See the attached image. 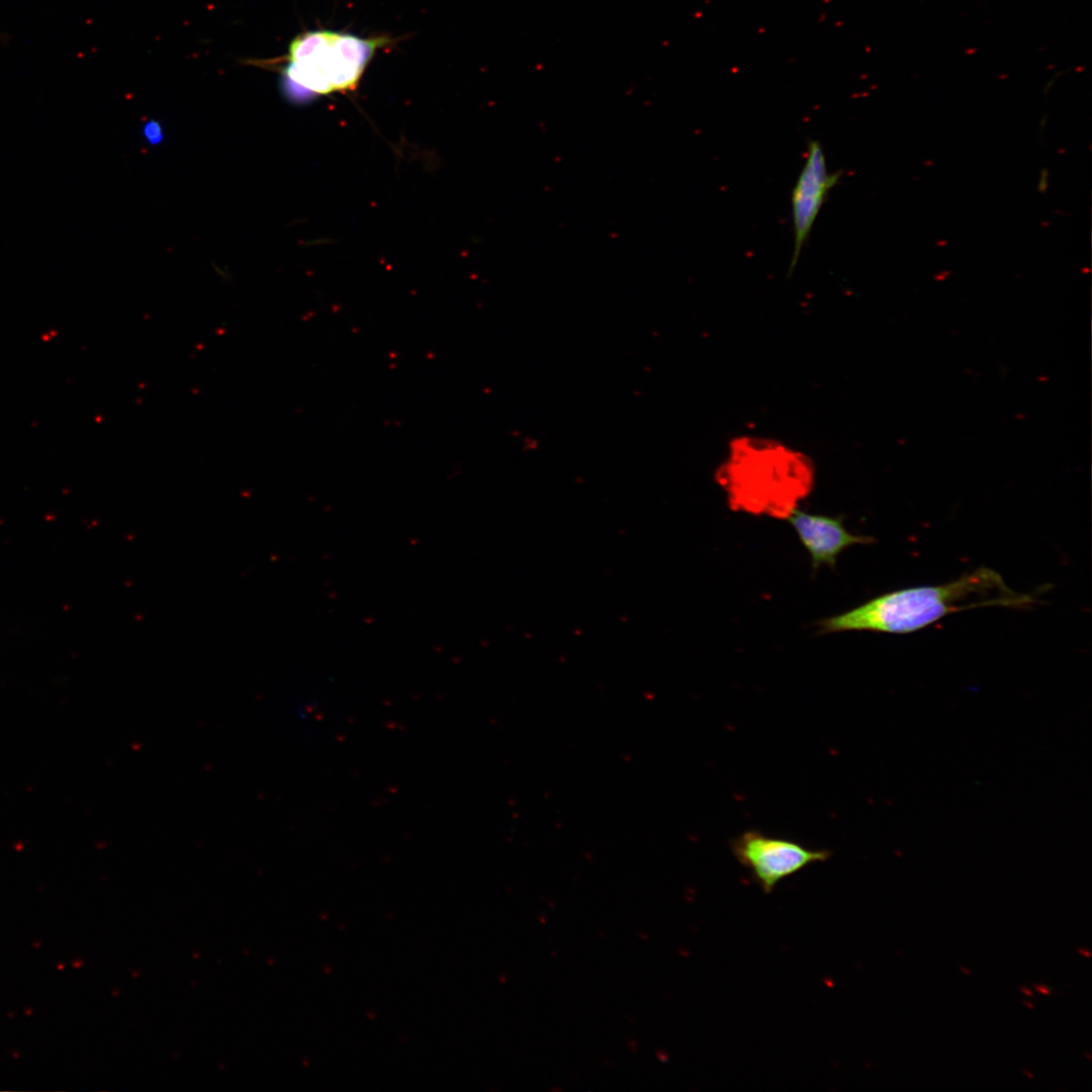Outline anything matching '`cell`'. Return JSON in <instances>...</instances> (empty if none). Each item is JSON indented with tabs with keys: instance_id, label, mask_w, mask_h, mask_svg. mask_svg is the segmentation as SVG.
Instances as JSON below:
<instances>
[{
	"instance_id": "obj_1",
	"label": "cell",
	"mask_w": 1092,
	"mask_h": 1092,
	"mask_svg": "<svg viewBox=\"0 0 1092 1092\" xmlns=\"http://www.w3.org/2000/svg\"><path fill=\"white\" fill-rule=\"evenodd\" d=\"M1033 597L1011 589L1002 576L980 567L960 578L939 585L916 586L890 592L842 614L818 623L821 633L873 631L908 634L923 629L945 616L973 608H1025Z\"/></svg>"
},
{
	"instance_id": "obj_2",
	"label": "cell",
	"mask_w": 1092,
	"mask_h": 1092,
	"mask_svg": "<svg viewBox=\"0 0 1092 1092\" xmlns=\"http://www.w3.org/2000/svg\"><path fill=\"white\" fill-rule=\"evenodd\" d=\"M723 453L716 479L730 502L737 505L786 508L806 496L814 485L813 459L780 439L736 435L729 439Z\"/></svg>"
},
{
	"instance_id": "obj_3",
	"label": "cell",
	"mask_w": 1092,
	"mask_h": 1092,
	"mask_svg": "<svg viewBox=\"0 0 1092 1092\" xmlns=\"http://www.w3.org/2000/svg\"><path fill=\"white\" fill-rule=\"evenodd\" d=\"M383 42L333 31L304 32L289 46L290 63L284 74L290 83L312 93L351 89Z\"/></svg>"
},
{
	"instance_id": "obj_4",
	"label": "cell",
	"mask_w": 1092,
	"mask_h": 1092,
	"mask_svg": "<svg viewBox=\"0 0 1092 1092\" xmlns=\"http://www.w3.org/2000/svg\"><path fill=\"white\" fill-rule=\"evenodd\" d=\"M737 861L747 869L765 894L784 879L804 868L830 858L827 849L808 848L793 840L747 830L730 843Z\"/></svg>"
},
{
	"instance_id": "obj_5",
	"label": "cell",
	"mask_w": 1092,
	"mask_h": 1092,
	"mask_svg": "<svg viewBox=\"0 0 1092 1092\" xmlns=\"http://www.w3.org/2000/svg\"><path fill=\"white\" fill-rule=\"evenodd\" d=\"M841 172H830L819 141L810 140L804 166L791 194L794 248L790 273L794 271L813 224Z\"/></svg>"
},
{
	"instance_id": "obj_6",
	"label": "cell",
	"mask_w": 1092,
	"mask_h": 1092,
	"mask_svg": "<svg viewBox=\"0 0 1092 1092\" xmlns=\"http://www.w3.org/2000/svg\"><path fill=\"white\" fill-rule=\"evenodd\" d=\"M787 518L809 552L814 569L822 564L834 567L845 548L874 541L872 537L848 532L841 517L815 515L795 508Z\"/></svg>"
},
{
	"instance_id": "obj_7",
	"label": "cell",
	"mask_w": 1092,
	"mask_h": 1092,
	"mask_svg": "<svg viewBox=\"0 0 1092 1092\" xmlns=\"http://www.w3.org/2000/svg\"><path fill=\"white\" fill-rule=\"evenodd\" d=\"M1035 988H1036V990L1038 992H1040L1043 995H1049L1050 994V990L1044 986H1036Z\"/></svg>"
},
{
	"instance_id": "obj_8",
	"label": "cell",
	"mask_w": 1092,
	"mask_h": 1092,
	"mask_svg": "<svg viewBox=\"0 0 1092 1092\" xmlns=\"http://www.w3.org/2000/svg\"><path fill=\"white\" fill-rule=\"evenodd\" d=\"M1020 990H1021V992H1022V993H1024L1025 995H1027V996H1032V993H1031V992H1030V991H1029L1028 989H1026V988H1021Z\"/></svg>"
},
{
	"instance_id": "obj_9",
	"label": "cell",
	"mask_w": 1092,
	"mask_h": 1092,
	"mask_svg": "<svg viewBox=\"0 0 1092 1092\" xmlns=\"http://www.w3.org/2000/svg\"><path fill=\"white\" fill-rule=\"evenodd\" d=\"M1079 952H1080V953H1081L1082 956H1085V957H1090V952H1089V951H1087V950H1084V949H1079Z\"/></svg>"
},
{
	"instance_id": "obj_10",
	"label": "cell",
	"mask_w": 1092,
	"mask_h": 1092,
	"mask_svg": "<svg viewBox=\"0 0 1092 1092\" xmlns=\"http://www.w3.org/2000/svg\"><path fill=\"white\" fill-rule=\"evenodd\" d=\"M1023 1003H1024V1005L1028 1006L1029 1008H1033V1005L1030 1004L1029 1002H1023Z\"/></svg>"
}]
</instances>
